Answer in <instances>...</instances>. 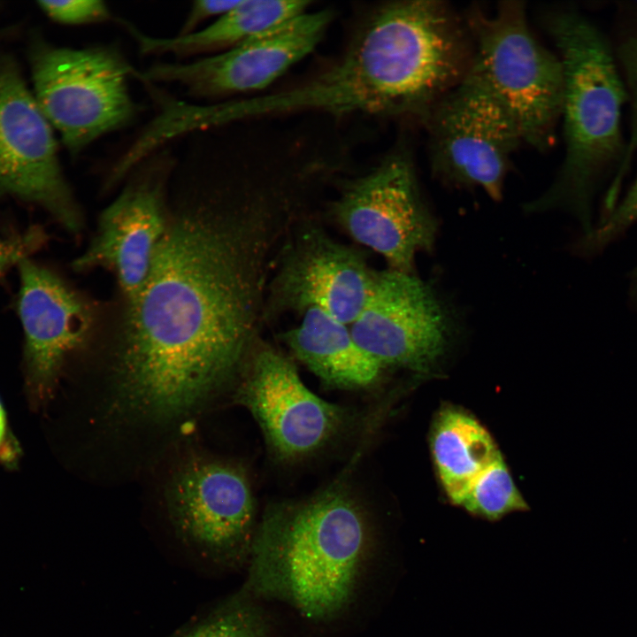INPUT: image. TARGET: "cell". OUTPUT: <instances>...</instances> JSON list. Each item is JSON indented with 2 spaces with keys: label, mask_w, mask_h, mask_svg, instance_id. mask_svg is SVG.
Masks as SVG:
<instances>
[{
  "label": "cell",
  "mask_w": 637,
  "mask_h": 637,
  "mask_svg": "<svg viewBox=\"0 0 637 637\" xmlns=\"http://www.w3.org/2000/svg\"><path fill=\"white\" fill-rule=\"evenodd\" d=\"M469 27L475 42L470 68L511 112L523 142L546 149L563 108L559 57L533 35L520 2H502L488 15L473 12Z\"/></svg>",
  "instance_id": "obj_4"
},
{
  "label": "cell",
  "mask_w": 637,
  "mask_h": 637,
  "mask_svg": "<svg viewBox=\"0 0 637 637\" xmlns=\"http://www.w3.org/2000/svg\"><path fill=\"white\" fill-rule=\"evenodd\" d=\"M38 4L52 19L66 25L100 23L112 16L101 0L39 1Z\"/></svg>",
  "instance_id": "obj_23"
},
{
  "label": "cell",
  "mask_w": 637,
  "mask_h": 637,
  "mask_svg": "<svg viewBox=\"0 0 637 637\" xmlns=\"http://www.w3.org/2000/svg\"><path fill=\"white\" fill-rule=\"evenodd\" d=\"M333 212L351 238L383 257L391 270L411 273L416 254L434 242L436 221L403 150L347 185Z\"/></svg>",
  "instance_id": "obj_7"
},
{
  "label": "cell",
  "mask_w": 637,
  "mask_h": 637,
  "mask_svg": "<svg viewBox=\"0 0 637 637\" xmlns=\"http://www.w3.org/2000/svg\"><path fill=\"white\" fill-rule=\"evenodd\" d=\"M309 4L305 0H241L204 28L172 37L148 35L128 22L124 27L143 55L188 57L229 50L307 12Z\"/></svg>",
  "instance_id": "obj_17"
},
{
  "label": "cell",
  "mask_w": 637,
  "mask_h": 637,
  "mask_svg": "<svg viewBox=\"0 0 637 637\" xmlns=\"http://www.w3.org/2000/svg\"><path fill=\"white\" fill-rule=\"evenodd\" d=\"M44 234L38 228H32L27 233L14 237L3 239L0 237V280L6 275L9 269L19 265L24 258L41 246Z\"/></svg>",
  "instance_id": "obj_24"
},
{
  "label": "cell",
  "mask_w": 637,
  "mask_h": 637,
  "mask_svg": "<svg viewBox=\"0 0 637 637\" xmlns=\"http://www.w3.org/2000/svg\"><path fill=\"white\" fill-rule=\"evenodd\" d=\"M16 309L24 333V368L35 400L49 396L66 358L84 342L90 311L56 272L24 258Z\"/></svg>",
  "instance_id": "obj_15"
},
{
  "label": "cell",
  "mask_w": 637,
  "mask_h": 637,
  "mask_svg": "<svg viewBox=\"0 0 637 637\" xmlns=\"http://www.w3.org/2000/svg\"><path fill=\"white\" fill-rule=\"evenodd\" d=\"M546 23L564 68L565 153L551 186L525 209L571 212L584 236L594 227L596 190L625 156L620 117L626 92L614 54L593 23L573 11L553 12Z\"/></svg>",
  "instance_id": "obj_3"
},
{
  "label": "cell",
  "mask_w": 637,
  "mask_h": 637,
  "mask_svg": "<svg viewBox=\"0 0 637 637\" xmlns=\"http://www.w3.org/2000/svg\"><path fill=\"white\" fill-rule=\"evenodd\" d=\"M377 274L360 250L310 227L284 255L272 282V302L301 314L317 308L349 326L369 299Z\"/></svg>",
  "instance_id": "obj_14"
},
{
  "label": "cell",
  "mask_w": 637,
  "mask_h": 637,
  "mask_svg": "<svg viewBox=\"0 0 637 637\" xmlns=\"http://www.w3.org/2000/svg\"><path fill=\"white\" fill-rule=\"evenodd\" d=\"M617 58L623 71V82L626 97L630 98L632 111L630 141L613 181L614 187L618 188L633 152L637 150V29L620 43L617 50Z\"/></svg>",
  "instance_id": "obj_22"
},
{
  "label": "cell",
  "mask_w": 637,
  "mask_h": 637,
  "mask_svg": "<svg viewBox=\"0 0 637 637\" xmlns=\"http://www.w3.org/2000/svg\"><path fill=\"white\" fill-rule=\"evenodd\" d=\"M240 1L241 0L195 1L192 4L183 26L181 27L180 32L178 35H185L196 30V27L200 23L210 18H219L236 6Z\"/></svg>",
  "instance_id": "obj_25"
},
{
  "label": "cell",
  "mask_w": 637,
  "mask_h": 637,
  "mask_svg": "<svg viewBox=\"0 0 637 637\" xmlns=\"http://www.w3.org/2000/svg\"><path fill=\"white\" fill-rule=\"evenodd\" d=\"M332 17L327 10L306 12L211 56L155 63L141 79L176 83L203 98L260 90L314 50Z\"/></svg>",
  "instance_id": "obj_11"
},
{
  "label": "cell",
  "mask_w": 637,
  "mask_h": 637,
  "mask_svg": "<svg viewBox=\"0 0 637 637\" xmlns=\"http://www.w3.org/2000/svg\"><path fill=\"white\" fill-rule=\"evenodd\" d=\"M629 283L630 297L632 303L637 307V265L632 272Z\"/></svg>",
  "instance_id": "obj_26"
},
{
  "label": "cell",
  "mask_w": 637,
  "mask_h": 637,
  "mask_svg": "<svg viewBox=\"0 0 637 637\" xmlns=\"http://www.w3.org/2000/svg\"><path fill=\"white\" fill-rule=\"evenodd\" d=\"M300 324L282 340L294 356L325 383L340 388H367L383 368L354 340L349 326L317 308L302 313Z\"/></svg>",
  "instance_id": "obj_16"
},
{
  "label": "cell",
  "mask_w": 637,
  "mask_h": 637,
  "mask_svg": "<svg viewBox=\"0 0 637 637\" xmlns=\"http://www.w3.org/2000/svg\"><path fill=\"white\" fill-rule=\"evenodd\" d=\"M167 504L177 535L199 556L230 569L249 562L255 504L241 468L218 460H191L172 478Z\"/></svg>",
  "instance_id": "obj_8"
},
{
  "label": "cell",
  "mask_w": 637,
  "mask_h": 637,
  "mask_svg": "<svg viewBox=\"0 0 637 637\" xmlns=\"http://www.w3.org/2000/svg\"><path fill=\"white\" fill-rule=\"evenodd\" d=\"M236 398L259 425L271 450L280 459L309 455L348 426L349 412L323 400L303 382L295 365L271 347L250 357Z\"/></svg>",
  "instance_id": "obj_12"
},
{
  "label": "cell",
  "mask_w": 637,
  "mask_h": 637,
  "mask_svg": "<svg viewBox=\"0 0 637 637\" xmlns=\"http://www.w3.org/2000/svg\"><path fill=\"white\" fill-rule=\"evenodd\" d=\"M425 120L433 172L500 200L511 156L523 139L515 118L483 79L469 68Z\"/></svg>",
  "instance_id": "obj_6"
},
{
  "label": "cell",
  "mask_w": 637,
  "mask_h": 637,
  "mask_svg": "<svg viewBox=\"0 0 637 637\" xmlns=\"http://www.w3.org/2000/svg\"><path fill=\"white\" fill-rule=\"evenodd\" d=\"M258 602L236 593L174 637H278L272 618Z\"/></svg>",
  "instance_id": "obj_19"
},
{
  "label": "cell",
  "mask_w": 637,
  "mask_h": 637,
  "mask_svg": "<svg viewBox=\"0 0 637 637\" xmlns=\"http://www.w3.org/2000/svg\"><path fill=\"white\" fill-rule=\"evenodd\" d=\"M452 319L432 288L412 273L378 272L372 294L349 325L357 343L382 368L426 374L449 344Z\"/></svg>",
  "instance_id": "obj_10"
},
{
  "label": "cell",
  "mask_w": 637,
  "mask_h": 637,
  "mask_svg": "<svg viewBox=\"0 0 637 637\" xmlns=\"http://www.w3.org/2000/svg\"><path fill=\"white\" fill-rule=\"evenodd\" d=\"M460 505L487 519L527 509L502 457L473 480Z\"/></svg>",
  "instance_id": "obj_20"
},
{
  "label": "cell",
  "mask_w": 637,
  "mask_h": 637,
  "mask_svg": "<svg viewBox=\"0 0 637 637\" xmlns=\"http://www.w3.org/2000/svg\"><path fill=\"white\" fill-rule=\"evenodd\" d=\"M0 195L42 206L70 232L81 227L51 125L7 57L0 58Z\"/></svg>",
  "instance_id": "obj_9"
},
{
  "label": "cell",
  "mask_w": 637,
  "mask_h": 637,
  "mask_svg": "<svg viewBox=\"0 0 637 637\" xmlns=\"http://www.w3.org/2000/svg\"><path fill=\"white\" fill-rule=\"evenodd\" d=\"M432 452L441 484L460 505L473 480L501 457L488 432L472 417L445 409L434 427Z\"/></svg>",
  "instance_id": "obj_18"
},
{
  "label": "cell",
  "mask_w": 637,
  "mask_h": 637,
  "mask_svg": "<svg viewBox=\"0 0 637 637\" xmlns=\"http://www.w3.org/2000/svg\"><path fill=\"white\" fill-rule=\"evenodd\" d=\"M255 219L203 205L167 222L144 285L127 302L113 365L115 412L175 420L239 371L255 322Z\"/></svg>",
  "instance_id": "obj_1"
},
{
  "label": "cell",
  "mask_w": 637,
  "mask_h": 637,
  "mask_svg": "<svg viewBox=\"0 0 637 637\" xmlns=\"http://www.w3.org/2000/svg\"><path fill=\"white\" fill-rule=\"evenodd\" d=\"M32 73L42 111L73 155L136 115L128 80L138 73L113 47L42 46Z\"/></svg>",
  "instance_id": "obj_5"
},
{
  "label": "cell",
  "mask_w": 637,
  "mask_h": 637,
  "mask_svg": "<svg viewBox=\"0 0 637 637\" xmlns=\"http://www.w3.org/2000/svg\"><path fill=\"white\" fill-rule=\"evenodd\" d=\"M368 516L342 485L270 504L256 528L249 575L237 593L281 602L313 623L346 614L373 561Z\"/></svg>",
  "instance_id": "obj_2"
},
{
  "label": "cell",
  "mask_w": 637,
  "mask_h": 637,
  "mask_svg": "<svg viewBox=\"0 0 637 637\" xmlns=\"http://www.w3.org/2000/svg\"><path fill=\"white\" fill-rule=\"evenodd\" d=\"M172 165L171 156L163 152L142 161L135 177L102 212L89 246L73 262L77 271L111 269L127 302L144 285L166 229L164 187Z\"/></svg>",
  "instance_id": "obj_13"
},
{
  "label": "cell",
  "mask_w": 637,
  "mask_h": 637,
  "mask_svg": "<svg viewBox=\"0 0 637 637\" xmlns=\"http://www.w3.org/2000/svg\"><path fill=\"white\" fill-rule=\"evenodd\" d=\"M637 223V176L624 197L582 236L575 249L587 257L598 255Z\"/></svg>",
  "instance_id": "obj_21"
},
{
  "label": "cell",
  "mask_w": 637,
  "mask_h": 637,
  "mask_svg": "<svg viewBox=\"0 0 637 637\" xmlns=\"http://www.w3.org/2000/svg\"><path fill=\"white\" fill-rule=\"evenodd\" d=\"M6 431H7L6 414H5L4 406L0 401V444L3 442L4 439L5 438Z\"/></svg>",
  "instance_id": "obj_27"
}]
</instances>
